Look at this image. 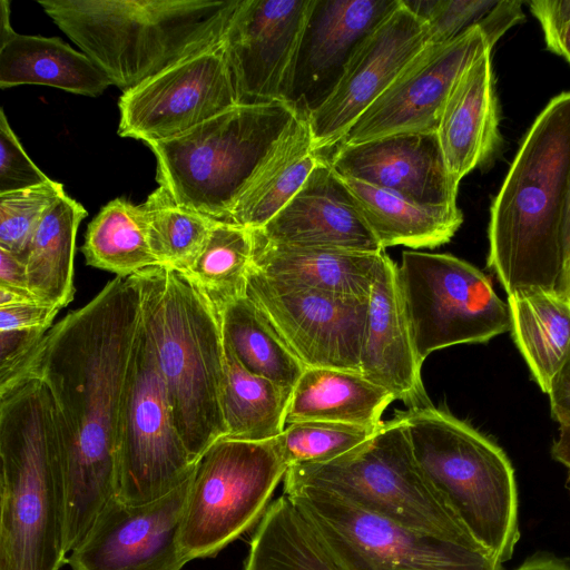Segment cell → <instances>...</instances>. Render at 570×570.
Segmentation results:
<instances>
[{
	"instance_id": "obj_31",
	"label": "cell",
	"mask_w": 570,
	"mask_h": 570,
	"mask_svg": "<svg viewBox=\"0 0 570 570\" xmlns=\"http://www.w3.org/2000/svg\"><path fill=\"white\" fill-rule=\"evenodd\" d=\"M224 438L245 441L277 438L286 426L285 419L293 390L248 372L227 345L224 344Z\"/></svg>"
},
{
	"instance_id": "obj_36",
	"label": "cell",
	"mask_w": 570,
	"mask_h": 570,
	"mask_svg": "<svg viewBox=\"0 0 570 570\" xmlns=\"http://www.w3.org/2000/svg\"><path fill=\"white\" fill-rule=\"evenodd\" d=\"M141 205L149 246L159 266L186 272L203 249L216 219L177 203L161 185Z\"/></svg>"
},
{
	"instance_id": "obj_41",
	"label": "cell",
	"mask_w": 570,
	"mask_h": 570,
	"mask_svg": "<svg viewBox=\"0 0 570 570\" xmlns=\"http://www.w3.org/2000/svg\"><path fill=\"white\" fill-rule=\"evenodd\" d=\"M49 330L0 331V383L9 380L30 357Z\"/></svg>"
},
{
	"instance_id": "obj_48",
	"label": "cell",
	"mask_w": 570,
	"mask_h": 570,
	"mask_svg": "<svg viewBox=\"0 0 570 570\" xmlns=\"http://www.w3.org/2000/svg\"><path fill=\"white\" fill-rule=\"evenodd\" d=\"M37 302L41 303L31 293L0 287V307Z\"/></svg>"
},
{
	"instance_id": "obj_39",
	"label": "cell",
	"mask_w": 570,
	"mask_h": 570,
	"mask_svg": "<svg viewBox=\"0 0 570 570\" xmlns=\"http://www.w3.org/2000/svg\"><path fill=\"white\" fill-rule=\"evenodd\" d=\"M428 27L429 43L451 41L478 26L499 0H402Z\"/></svg>"
},
{
	"instance_id": "obj_21",
	"label": "cell",
	"mask_w": 570,
	"mask_h": 570,
	"mask_svg": "<svg viewBox=\"0 0 570 570\" xmlns=\"http://www.w3.org/2000/svg\"><path fill=\"white\" fill-rule=\"evenodd\" d=\"M397 265L384 254L368 297L360 373L407 409L432 405L422 380Z\"/></svg>"
},
{
	"instance_id": "obj_24",
	"label": "cell",
	"mask_w": 570,
	"mask_h": 570,
	"mask_svg": "<svg viewBox=\"0 0 570 570\" xmlns=\"http://www.w3.org/2000/svg\"><path fill=\"white\" fill-rule=\"evenodd\" d=\"M321 159L312 147L306 114L301 111L250 178L224 222L261 229L296 195Z\"/></svg>"
},
{
	"instance_id": "obj_28",
	"label": "cell",
	"mask_w": 570,
	"mask_h": 570,
	"mask_svg": "<svg viewBox=\"0 0 570 570\" xmlns=\"http://www.w3.org/2000/svg\"><path fill=\"white\" fill-rule=\"evenodd\" d=\"M381 246L435 248L451 240L463 222L458 206H428L396 193L344 178Z\"/></svg>"
},
{
	"instance_id": "obj_20",
	"label": "cell",
	"mask_w": 570,
	"mask_h": 570,
	"mask_svg": "<svg viewBox=\"0 0 570 570\" xmlns=\"http://www.w3.org/2000/svg\"><path fill=\"white\" fill-rule=\"evenodd\" d=\"M253 230L276 244L384 252L342 177L324 158L284 208Z\"/></svg>"
},
{
	"instance_id": "obj_15",
	"label": "cell",
	"mask_w": 570,
	"mask_h": 570,
	"mask_svg": "<svg viewBox=\"0 0 570 570\" xmlns=\"http://www.w3.org/2000/svg\"><path fill=\"white\" fill-rule=\"evenodd\" d=\"M317 0H239L223 35L238 105L292 100Z\"/></svg>"
},
{
	"instance_id": "obj_12",
	"label": "cell",
	"mask_w": 570,
	"mask_h": 570,
	"mask_svg": "<svg viewBox=\"0 0 570 570\" xmlns=\"http://www.w3.org/2000/svg\"><path fill=\"white\" fill-rule=\"evenodd\" d=\"M195 465L176 429L140 317L120 420L117 499L129 505L158 500L189 480Z\"/></svg>"
},
{
	"instance_id": "obj_35",
	"label": "cell",
	"mask_w": 570,
	"mask_h": 570,
	"mask_svg": "<svg viewBox=\"0 0 570 570\" xmlns=\"http://www.w3.org/2000/svg\"><path fill=\"white\" fill-rule=\"evenodd\" d=\"M399 3L400 0L318 1L308 47V65L314 75L345 61L353 48Z\"/></svg>"
},
{
	"instance_id": "obj_22",
	"label": "cell",
	"mask_w": 570,
	"mask_h": 570,
	"mask_svg": "<svg viewBox=\"0 0 570 570\" xmlns=\"http://www.w3.org/2000/svg\"><path fill=\"white\" fill-rule=\"evenodd\" d=\"M499 122L488 50L454 83L436 129L446 168L456 183L495 155L502 142Z\"/></svg>"
},
{
	"instance_id": "obj_30",
	"label": "cell",
	"mask_w": 570,
	"mask_h": 570,
	"mask_svg": "<svg viewBox=\"0 0 570 570\" xmlns=\"http://www.w3.org/2000/svg\"><path fill=\"white\" fill-rule=\"evenodd\" d=\"M245 570H342L291 499L269 504L250 541Z\"/></svg>"
},
{
	"instance_id": "obj_11",
	"label": "cell",
	"mask_w": 570,
	"mask_h": 570,
	"mask_svg": "<svg viewBox=\"0 0 570 570\" xmlns=\"http://www.w3.org/2000/svg\"><path fill=\"white\" fill-rule=\"evenodd\" d=\"M397 276L422 362L435 351L487 343L511 330L508 303L485 274L461 258L404 250Z\"/></svg>"
},
{
	"instance_id": "obj_29",
	"label": "cell",
	"mask_w": 570,
	"mask_h": 570,
	"mask_svg": "<svg viewBox=\"0 0 570 570\" xmlns=\"http://www.w3.org/2000/svg\"><path fill=\"white\" fill-rule=\"evenodd\" d=\"M86 216L83 206L66 194L35 230L23 257L29 289L41 303L61 309L73 299L76 237Z\"/></svg>"
},
{
	"instance_id": "obj_3",
	"label": "cell",
	"mask_w": 570,
	"mask_h": 570,
	"mask_svg": "<svg viewBox=\"0 0 570 570\" xmlns=\"http://www.w3.org/2000/svg\"><path fill=\"white\" fill-rule=\"evenodd\" d=\"M0 570H59L67 552L56 409L26 371L0 384Z\"/></svg>"
},
{
	"instance_id": "obj_18",
	"label": "cell",
	"mask_w": 570,
	"mask_h": 570,
	"mask_svg": "<svg viewBox=\"0 0 570 570\" xmlns=\"http://www.w3.org/2000/svg\"><path fill=\"white\" fill-rule=\"evenodd\" d=\"M191 478L149 503L112 499L70 552L71 570H180L188 562L180 529Z\"/></svg>"
},
{
	"instance_id": "obj_38",
	"label": "cell",
	"mask_w": 570,
	"mask_h": 570,
	"mask_svg": "<svg viewBox=\"0 0 570 570\" xmlns=\"http://www.w3.org/2000/svg\"><path fill=\"white\" fill-rule=\"evenodd\" d=\"M65 195L63 185L52 179L39 186L0 194V248L24 256L39 223Z\"/></svg>"
},
{
	"instance_id": "obj_45",
	"label": "cell",
	"mask_w": 570,
	"mask_h": 570,
	"mask_svg": "<svg viewBox=\"0 0 570 570\" xmlns=\"http://www.w3.org/2000/svg\"><path fill=\"white\" fill-rule=\"evenodd\" d=\"M552 417L560 424L570 421V356L549 393Z\"/></svg>"
},
{
	"instance_id": "obj_7",
	"label": "cell",
	"mask_w": 570,
	"mask_h": 570,
	"mask_svg": "<svg viewBox=\"0 0 570 570\" xmlns=\"http://www.w3.org/2000/svg\"><path fill=\"white\" fill-rule=\"evenodd\" d=\"M299 112L293 100L237 105L179 136L147 144L158 185L177 203L224 222Z\"/></svg>"
},
{
	"instance_id": "obj_23",
	"label": "cell",
	"mask_w": 570,
	"mask_h": 570,
	"mask_svg": "<svg viewBox=\"0 0 570 570\" xmlns=\"http://www.w3.org/2000/svg\"><path fill=\"white\" fill-rule=\"evenodd\" d=\"M253 237L252 266L268 278L356 298L370 297L385 254L276 244L256 230Z\"/></svg>"
},
{
	"instance_id": "obj_32",
	"label": "cell",
	"mask_w": 570,
	"mask_h": 570,
	"mask_svg": "<svg viewBox=\"0 0 570 570\" xmlns=\"http://www.w3.org/2000/svg\"><path fill=\"white\" fill-rule=\"evenodd\" d=\"M81 250L88 265L125 278L159 266L149 246L142 205L125 198L99 210L87 227Z\"/></svg>"
},
{
	"instance_id": "obj_16",
	"label": "cell",
	"mask_w": 570,
	"mask_h": 570,
	"mask_svg": "<svg viewBox=\"0 0 570 570\" xmlns=\"http://www.w3.org/2000/svg\"><path fill=\"white\" fill-rule=\"evenodd\" d=\"M429 43L425 22L402 0L350 52L326 96L306 114L315 151L341 144L360 116Z\"/></svg>"
},
{
	"instance_id": "obj_49",
	"label": "cell",
	"mask_w": 570,
	"mask_h": 570,
	"mask_svg": "<svg viewBox=\"0 0 570 570\" xmlns=\"http://www.w3.org/2000/svg\"><path fill=\"white\" fill-rule=\"evenodd\" d=\"M16 33L10 23V2L0 0V46L9 41Z\"/></svg>"
},
{
	"instance_id": "obj_4",
	"label": "cell",
	"mask_w": 570,
	"mask_h": 570,
	"mask_svg": "<svg viewBox=\"0 0 570 570\" xmlns=\"http://www.w3.org/2000/svg\"><path fill=\"white\" fill-rule=\"evenodd\" d=\"M140 296L176 429L193 460L226 435L220 318L183 272L154 266L129 276Z\"/></svg>"
},
{
	"instance_id": "obj_5",
	"label": "cell",
	"mask_w": 570,
	"mask_h": 570,
	"mask_svg": "<svg viewBox=\"0 0 570 570\" xmlns=\"http://www.w3.org/2000/svg\"><path fill=\"white\" fill-rule=\"evenodd\" d=\"M239 0H38L122 92L222 40Z\"/></svg>"
},
{
	"instance_id": "obj_37",
	"label": "cell",
	"mask_w": 570,
	"mask_h": 570,
	"mask_svg": "<svg viewBox=\"0 0 570 570\" xmlns=\"http://www.w3.org/2000/svg\"><path fill=\"white\" fill-rule=\"evenodd\" d=\"M380 424L365 426L331 421H303L286 425L276 442L287 469L323 463L365 442Z\"/></svg>"
},
{
	"instance_id": "obj_52",
	"label": "cell",
	"mask_w": 570,
	"mask_h": 570,
	"mask_svg": "<svg viewBox=\"0 0 570 570\" xmlns=\"http://www.w3.org/2000/svg\"><path fill=\"white\" fill-rule=\"evenodd\" d=\"M560 293L570 301V257L563 272Z\"/></svg>"
},
{
	"instance_id": "obj_6",
	"label": "cell",
	"mask_w": 570,
	"mask_h": 570,
	"mask_svg": "<svg viewBox=\"0 0 570 570\" xmlns=\"http://www.w3.org/2000/svg\"><path fill=\"white\" fill-rule=\"evenodd\" d=\"M421 469L473 540L501 563L519 539L518 490L503 450L432 405L397 411Z\"/></svg>"
},
{
	"instance_id": "obj_40",
	"label": "cell",
	"mask_w": 570,
	"mask_h": 570,
	"mask_svg": "<svg viewBox=\"0 0 570 570\" xmlns=\"http://www.w3.org/2000/svg\"><path fill=\"white\" fill-rule=\"evenodd\" d=\"M50 178L31 160L0 110V194L48 183Z\"/></svg>"
},
{
	"instance_id": "obj_51",
	"label": "cell",
	"mask_w": 570,
	"mask_h": 570,
	"mask_svg": "<svg viewBox=\"0 0 570 570\" xmlns=\"http://www.w3.org/2000/svg\"><path fill=\"white\" fill-rule=\"evenodd\" d=\"M554 53L562 56L570 63V23L559 36Z\"/></svg>"
},
{
	"instance_id": "obj_25",
	"label": "cell",
	"mask_w": 570,
	"mask_h": 570,
	"mask_svg": "<svg viewBox=\"0 0 570 570\" xmlns=\"http://www.w3.org/2000/svg\"><path fill=\"white\" fill-rule=\"evenodd\" d=\"M20 85L98 97L111 82L87 55L60 38L16 33L0 46V88Z\"/></svg>"
},
{
	"instance_id": "obj_34",
	"label": "cell",
	"mask_w": 570,
	"mask_h": 570,
	"mask_svg": "<svg viewBox=\"0 0 570 570\" xmlns=\"http://www.w3.org/2000/svg\"><path fill=\"white\" fill-rule=\"evenodd\" d=\"M253 252L252 229L215 220L199 255L183 273L191 279L220 316L230 303L246 296Z\"/></svg>"
},
{
	"instance_id": "obj_26",
	"label": "cell",
	"mask_w": 570,
	"mask_h": 570,
	"mask_svg": "<svg viewBox=\"0 0 570 570\" xmlns=\"http://www.w3.org/2000/svg\"><path fill=\"white\" fill-rule=\"evenodd\" d=\"M393 401L389 391L361 373L306 367L293 389L285 424L331 421L376 426Z\"/></svg>"
},
{
	"instance_id": "obj_1",
	"label": "cell",
	"mask_w": 570,
	"mask_h": 570,
	"mask_svg": "<svg viewBox=\"0 0 570 570\" xmlns=\"http://www.w3.org/2000/svg\"><path fill=\"white\" fill-rule=\"evenodd\" d=\"M140 317L135 282L117 276L89 303L53 324L13 374L36 375L53 400L67 553L118 494L120 420Z\"/></svg>"
},
{
	"instance_id": "obj_14",
	"label": "cell",
	"mask_w": 570,
	"mask_h": 570,
	"mask_svg": "<svg viewBox=\"0 0 570 570\" xmlns=\"http://www.w3.org/2000/svg\"><path fill=\"white\" fill-rule=\"evenodd\" d=\"M246 296L305 367L360 373L368 298L285 284L253 266Z\"/></svg>"
},
{
	"instance_id": "obj_43",
	"label": "cell",
	"mask_w": 570,
	"mask_h": 570,
	"mask_svg": "<svg viewBox=\"0 0 570 570\" xmlns=\"http://www.w3.org/2000/svg\"><path fill=\"white\" fill-rule=\"evenodd\" d=\"M528 4L542 28L547 48L554 52L559 36L570 23V0H532Z\"/></svg>"
},
{
	"instance_id": "obj_44",
	"label": "cell",
	"mask_w": 570,
	"mask_h": 570,
	"mask_svg": "<svg viewBox=\"0 0 570 570\" xmlns=\"http://www.w3.org/2000/svg\"><path fill=\"white\" fill-rule=\"evenodd\" d=\"M0 287L31 293L24 257L3 248H0Z\"/></svg>"
},
{
	"instance_id": "obj_10",
	"label": "cell",
	"mask_w": 570,
	"mask_h": 570,
	"mask_svg": "<svg viewBox=\"0 0 570 570\" xmlns=\"http://www.w3.org/2000/svg\"><path fill=\"white\" fill-rule=\"evenodd\" d=\"M342 570H502L491 554L425 535L325 490L284 484Z\"/></svg>"
},
{
	"instance_id": "obj_47",
	"label": "cell",
	"mask_w": 570,
	"mask_h": 570,
	"mask_svg": "<svg viewBox=\"0 0 570 570\" xmlns=\"http://www.w3.org/2000/svg\"><path fill=\"white\" fill-rule=\"evenodd\" d=\"M515 570H570V566L559 559L551 557H535Z\"/></svg>"
},
{
	"instance_id": "obj_33",
	"label": "cell",
	"mask_w": 570,
	"mask_h": 570,
	"mask_svg": "<svg viewBox=\"0 0 570 570\" xmlns=\"http://www.w3.org/2000/svg\"><path fill=\"white\" fill-rule=\"evenodd\" d=\"M219 318L224 344L248 372L286 389L295 387L306 367L247 296L230 303Z\"/></svg>"
},
{
	"instance_id": "obj_19",
	"label": "cell",
	"mask_w": 570,
	"mask_h": 570,
	"mask_svg": "<svg viewBox=\"0 0 570 570\" xmlns=\"http://www.w3.org/2000/svg\"><path fill=\"white\" fill-rule=\"evenodd\" d=\"M330 164L341 177L396 193L422 205L458 206L459 183L446 168L436 131L340 145Z\"/></svg>"
},
{
	"instance_id": "obj_2",
	"label": "cell",
	"mask_w": 570,
	"mask_h": 570,
	"mask_svg": "<svg viewBox=\"0 0 570 570\" xmlns=\"http://www.w3.org/2000/svg\"><path fill=\"white\" fill-rule=\"evenodd\" d=\"M570 189V91L537 116L492 200L487 265L507 295L557 291L563 275V218Z\"/></svg>"
},
{
	"instance_id": "obj_27",
	"label": "cell",
	"mask_w": 570,
	"mask_h": 570,
	"mask_svg": "<svg viewBox=\"0 0 570 570\" xmlns=\"http://www.w3.org/2000/svg\"><path fill=\"white\" fill-rule=\"evenodd\" d=\"M511 332L541 391L549 393L570 356V301L557 291L508 295Z\"/></svg>"
},
{
	"instance_id": "obj_46",
	"label": "cell",
	"mask_w": 570,
	"mask_h": 570,
	"mask_svg": "<svg viewBox=\"0 0 570 570\" xmlns=\"http://www.w3.org/2000/svg\"><path fill=\"white\" fill-rule=\"evenodd\" d=\"M552 458L570 469V421L560 424L559 434L551 448Z\"/></svg>"
},
{
	"instance_id": "obj_8",
	"label": "cell",
	"mask_w": 570,
	"mask_h": 570,
	"mask_svg": "<svg viewBox=\"0 0 570 570\" xmlns=\"http://www.w3.org/2000/svg\"><path fill=\"white\" fill-rule=\"evenodd\" d=\"M284 484L325 490L409 530L487 552L421 469L397 415L334 460L288 468Z\"/></svg>"
},
{
	"instance_id": "obj_13",
	"label": "cell",
	"mask_w": 570,
	"mask_h": 570,
	"mask_svg": "<svg viewBox=\"0 0 570 570\" xmlns=\"http://www.w3.org/2000/svg\"><path fill=\"white\" fill-rule=\"evenodd\" d=\"M238 105L223 41L181 58L121 94L118 135L149 142L179 136Z\"/></svg>"
},
{
	"instance_id": "obj_17",
	"label": "cell",
	"mask_w": 570,
	"mask_h": 570,
	"mask_svg": "<svg viewBox=\"0 0 570 570\" xmlns=\"http://www.w3.org/2000/svg\"><path fill=\"white\" fill-rule=\"evenodd\" d=\"M492 48L478 26L451 41L426 45L360 116L340 145L436 131L454 83L476 58Z\"/></svg>"
},
{
	"instance_id": "obj_9",
	"label": "cell",
	"mask_w": 570,
	"mask_h": 570,
	"mask_svg": "<svg viewBox=\"0 0 570 570\" xmlns=\"http://www.w3.org/2000/svg\"><path fill=\"white\" fill-rule=\"evenodd\" d=\"M287 471L276 438H220L196 461L180 546L188 561L216 556L263 518Z\"/></svg>"
},
{
	"instance_id": "obj_50",
	"label": "cell",
	"mask_w": 570,
	"mask_h": 570,
	"mask_svg": "<svg viewBox=\"0 0 570 570\" xmlns=\"http://www.w3.org/2000/svg\"><path fill=\"white\" fill-rule=\"evenodd\" d=\"M562 234H563V262H564L563 263V272H564L566 265L570 257V189H569L567 205H566Z\"/></svg>"
},
{
	"instance_id": "obj_42",
	"label": "cell",
	"mask_w": 570,
	"mask_h": 570,
	"mask_svg": "<svg viewBox=\"0 0 570 570\" xmlns=\"http://www.w3.org/2000/svg\"><path fill=\"white\" fill-rule=\"evenodd\" d=\"M59 307L45 303H26L0 307V331L50 330Z\"/></svg>"
}]
</instances>
